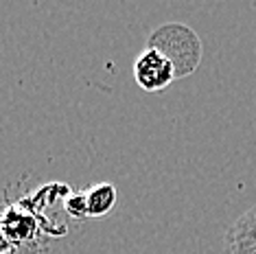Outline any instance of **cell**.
<instances>
[{"label":"cell","instance_id":"7a4b0ae2","mask_svg":"<svg viewBox=\"0 0 256 254\" xmlns=\"http://www.w3.org/2000/svg\"><path fill=\"white\" fill-rule=\"evenodd\" d=\"M176 79V66L160 50L144 46V50L134 62V82L144 92H162Z\"/></svg>","mask_w":256,"mask_h":254},{"label":"cell","instance_id":"5b68a950","mask_svg":"<svg viewBox=\"0 0 256 254\" xmlns=\"http://www.w3.org/2000/svg\"><path fill=\"white\" fill-rule=\"evenodd\" d=\"M64 210L72 219H86L88 217V200H86V190L70 193L64 202Z\"/></svg>","mask_w":256,"mask_h":254},{"label":"cell","instance_id":"3957f363","mask_svg":"<svg viewBox=\"0 0 256 254\" xmlns=\"http://www.w3.org/2000/svg\"><path fill=\"white\" fill-rule=\"evenodd\" d=\"M226 254H256V204L241 212L224 234Z\"/></svg>","mask_w":256,"mask_h":254},{"label":"cell","instance_id":"6da1fadb","mask_svg":"<svg viewBox=\"0 0 256 254\" xmlns=\"http://www.w3.org/2000/svg\"><path fill=\"white\" fill-rule=\"evenodd\" d=\"M147 48L160 50L166 60H171L178 79L193 74L204 57V44L200 36L182 22H164L156 26L147 38Z\"/></svg>","mask_w":256,"mask_h":254},{"label":"cell","instance_id":"8992f818","mask_svg":"<svg viewBox=\"0 0 256 254\" xmlns=\"http://www.w3.org/2000/svg\"><path fill=\"white\" fill-rule=\"evenodd\" d=\"M2 254H9V252H2Z\"/></svg>","mask_w":256,"mask_h":254},{"label":"cell","instance_id":"277c9868","mask_svg":"<svg viewBox=\"0 0 256 254\" xmlns=\"http://www.w3.org/2000/svg\"><path fill=\"white\" fill-rule=\"evenodd\" d=\"M86 200H88V217H106L116 206L118 190L112 182H98L86 188Z\"/></svg>","mask_w":256,"mask_h":254}]
</instances>
